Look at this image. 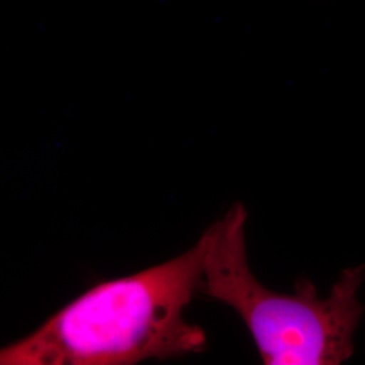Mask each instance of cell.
Listing matches in <instances>:
<instances>
[{
	"label": "cell",
	"instance_id": "6da1fadb",
	"mask_svg": "<svg viewBox=\"0 0 365 365\" xmlns=\"http://www.w3.org/2000/svg\"><path fill=\"white\" fill-rule=\"evenodd\" d=\"M205 252L202 235L172 260L93 286L0 348V365H129L202 352L206 333L184 314L200 292Z\"/></svg>",
	"mask_w": 365,
	"mask_h": 365
},
{
	"label": "cell",
	"instance_id": "7a4b0ae2",
	"mask_svg": "<svg viewBox=\"0 0 365 365\" xmlns=\"http://www.w3.org/2000/svg\"><path fill=\"white\" fill-rule=\"evenodd\" d=\"M248 211L235 203L203 233L206 252L200 292L232 307L268 365H339L352 357L354 333L365 309L359 291L365 264L342 271L327 297L310 280L295 294L262 286L249 267Z\"/></svg>",
	"mask_w": 365,
	"mask_h": 365
}]
</instances>
